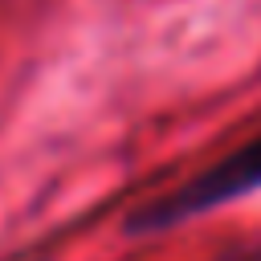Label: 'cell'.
Instances as JSON below:
<instances>
[{
  "label": "cell",
  "mask_w": 261,
  "mask_h": 261,
  "mask_svg": "<svg viewBox=\"0 0 261 261\" xmlns=\"http://www.w3.org/2000/svg\"><path fill=\"white\" fill-rule=\"evenodd\" d=\"M261 188V135L241 143L237 151H228L224 159H216L212 167L188 175L184 184L167 188L163 196H151L143 208H135L126 216V232L143 237V232H167L192 216H204L220 204L241 200L245 192Z\"/></svg>",
  "instance_id": "6da1fadb"
},
{
  "label": "cell",
  "mask_w": 261,
  "mask_h": 261,
  "mask_svg": "<svg viewBox=\"0 0 261 261\" xmlns=\"http://www.w3.org/2000/svg\"><path fill=\"white\" fill-rule=\"evenodd\" d=\"M220 261H261V241L249 245V249H237V253H228V257H220Z\"/></svg>",
  "instance_id": "7a4b0ae2"
}]
</instances>
